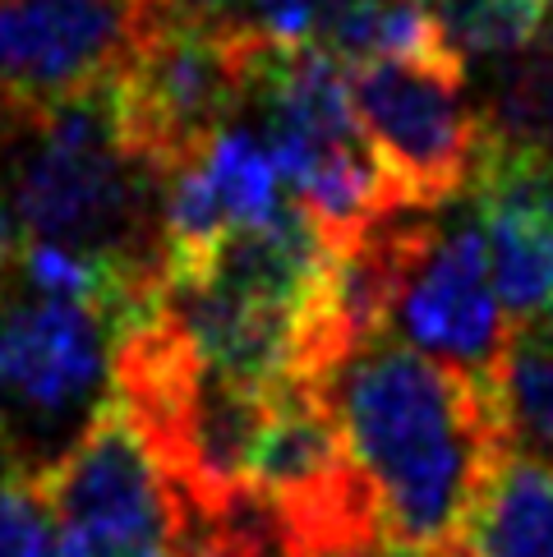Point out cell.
I'll return each mask as SVG.
<instances>
[{
	"instance_id": "obj_1",
	"label": "cell",
	"mask_w": 553,
	"mask_h": 557,
	"mask_svg": "<svg viewBox=\"0 0 553 557\" xmlns=\"http://www.w3.org/2000/svg\"><path fill=\"white\" fill-rule=\"evenodd\" d=\"M323 396L373 488L388 553L462 548L476 497L507 451L489 387L383 336L332 369Z\"/></svg>"
},
{
	"instance_id": "obj_2",
	"label": "cell",
	"mask_w": 553,
	"mask_h": 557,
	"mask_svg": "<svg viewBox=\"0 0 553 557\" xmlns=\"http://www.w3.org/2000/svg\"><path fill=\"white\" fill-rule=\"evenodd\" d=\"M19 148L0 175L33 245H56L125 268H167L162 181L125 148L115 78L88 97L14 125Z\"/></svg>"
},
{
	"instance_id": "obj_3",
	"label": "cell",
	"mask_w": 553,
	"mask_h": 557,
	"mask_svg": "<svg viewBox=\"0 0 553 557\" xmlns=\"http://www.w3.org/2000/svg\"><path fill=\"white\" fill-rule=\"evenodd\" d=\"M272 51L276 42H268L249 18L167 0L130 65L115 74L125 148L167 185L235 125L249 97H259Z\"/></svg>"
},
{
	"instance_id": "obj_4",
	"label": "cell",
	"mask_w": 553,
	"mask_h": 557,
	"mask_svg": "<svg viewBox=\"0 0 553 557\" xmlns=\"http://www.w3.org/2000/svg\"><path fill=\"white\" fill-rule=\"evenodd\" d=\"M37 480L56 516V557H185V497L115 396Z\"/></svg>"
},
{
	"instance_id": "obj_5",
	"label": "cell",
	"mask_w": 553,
	"mask_h": 557,
	"mask_svg": "<svg viewBox=\"0 0 553 557\" xmlns=\"http://www.w3.org/2000/svg\"><path fill=\"white\" fill-rule=\"evenodd\" d=\"M351 107L410 212H439L480 185L493 125L489 111L470 107L466 65L351 70Z\"/></svg>"
},
{
	"instance_id": "obj_6",
	"label": "cell",
	"mask_w": 553,
	"mask_h": 557,
	"mask_svg": "<svg viewBox=\"0 0 553 557\" xmlns=\"http://www.w3.org/2000/svg\"><path fill=\"white\" fill-rule=\"evenodd\" d=\"M115 327L74 300L0 290V447L28 466L33 437H56L93 420L111 396Z\"/></svg>"
},
{
	"instance_id": "obj_7",
	"label": "cell",
	"mask_w": 553,
	"mask_h": 557,
	"mask_svg": "<svg viewBox=\"0 0 553 557\" xmlns=\"http://www.w3.org/2000/svg\"><path fill=\"white\" fill-rule=\"evenodd\" d=\"M392 327L410 346L489 383L512 342L499 305L480 216H402L397 222V300Z\"/></svg>"
},
{
	"instance_id": "obj_8",
	"label": "cell",
	"mask_w": 553,
	"mask_h": 557,
	"mask_svg": "<svg viewBox=\"0 0 553 557\" xmlns=\"http://www.w3.org/2000/svg\"><path fill=\"white\" fill-rule=\"evenodd\" d=\"M167 0H0V125L107 88Z\"/></svg>"
},
{
	"instance_id": "obj_9",
	"label": "cell",
	"mask_w": 553,
	"mask_h": 557,
	"mask_svg": "<svg viewBox=\"0 0 553 557\" xmlns=\"http://www.w3.org/2000/svg\"><path fill=\"white\" fill-rule=\"evenodd\" d=\"M466 557H553V466L503 451L462 530Z\"/></svg>"
},
{
	"instance_id": "obj_10",
	"label": "cell",
	"mask_w": 553,
	"mask_h": 557,
	"mask_svg": "<svg viewBox=\"0 0 553 557\" xmlns=\"http://www.w3.org/2000/svg\"><path fill=\"white\" fill-rule=\"evenodd\" d=\"M484 387L507 451L553 466V342L536 323L512 332Z\"/></svg>"
},
{
	"instance_id": "obj_11",
	"label": "cell",
	"mask_w": 553,
	"mask_h": 557,
	"mask_svg": "<svg viewBox=\"0 0 553 557\" xmlns=\"http://www.w3.org/2000/svg\"><path fill=\"white\" fill-rule=\"evenodd\" d=\"M199 171L217 198V208L231 222V231L263 226L286 208L282 198V171L268 144H259L249 129H222L199 152Z\"/></svg>"
},
{
	"instance_id": "obj_12",
	"label": "cell",
	"mask_w": 553,
	"mask_h": 557,
	"mask_svg": "<svg viewBox=\"0 0 553 557\" xmlns=\"http://www.w3.org/2000/svg\"><path fill=\"white\" fill-rule=\"evenodd\" d=\"M462 55H521L544 33V0H425Z\"/></svg>"
},
{
	"instance_id": "obj_13",
	"label": "cell",
	"mask_w": 553,
	"mask_h": 557,
	"mask_svg": "<svg viewBox=\"0 0 553 557\" xmlns=\"http://www.w3.org/2000/svg\"><path fill=\"white\" fill-rule=\"evenodd\" d=\"M489 125L507 144L553 152V24L517 55L489 107Z\"/></svg>"
},
{
	"instance_id": "obj_14",
	"label": "cell",
	"mask_w": 553,
	"mask_h": 557,
	"mask_svg": "<svg viewBox=\"0 0 553 557\" xmlns=\"http://www.w3.org/2000/svg\"><path fill=\"white\" fill-rule=\"evenodd\" d=\"M0 557H56L42 480L19 461H5L0 470Z\"/></svg>"
},
{
	"instance_id": "obj_15",
	"label": "cell",
	"mask_w": 553,
	"mask_h": 557,
	"mask_svg": "<svg viewBox=\"0 0 553 557\" xmlns=\"http://www.w3.org/2000/svg\"><path fill=\"white\" fill-rule=\"evenodd\" d=\"M323 0H254L249 24L276 47H309Z\"/></svg>"
},
{
	"instance_id": "obj_16",
	"label": "cell",
	"mask_w": 553,
	"mask_h": 557,
	"mask_svg": "<svg viewBox=\"0 0 553 557\" xmlns=\"http://www.w3.org/2000/svg\"><path fill=\"white\" fill-rule=\"evenodd\" d=\"M309 557H392L383 544H360V548H328V553H309Z\"/></svg>"
},
{
	"instance_id": "obj_17",
	"label": "cell",
	"mask_w": 553,
	"mask_h": 557,
	"mask_svg": "<svg viewBox=\"0 0 553 557\" xmlns=\"http://www.w3.org/2000/svg\"><path fill=\"white\" fill-rule=\"evenodd\" d=\"M540 332H544L549 342H553V295H549V305L540 309Z\"/></svg>"
},
{
	"instance_id": "obj_18",
	"label": "cell",
	"mask_w": 553,
	"mask_h": 557,
	"mask_svg": "<svg viewBox=\"0 0 553 557\" xmlns=\"http://www.w3.org/2000/svg\"><path fill=\"white\" fill-rule=\"evenodd\" d=\"M189 5H199V10H222V5H231V0H189Z\"/></svg>"
},
{
	"instance_id": "obj_19",
	"label": "cell",
	"mask_w": 553,
	"mask_h": 557,
	"mask_svg": "<svg viewBox=\"0 0 553 557\" xmlns=\"http://www.w3.org/2000/svg\"><path fill=\"white\" fill-rule=\"evenodd\" d=\"M433 557H466V548H447V553H433Z\"/></svg>"
},
{
	"instance_id": "obj_20",
	"label": "cell",
	"mask_w": 553,
	"mask_h": 557,
	"mask_svg": "<svg viewBox=\"0 0 553 557\" xmlns=\"http://www.w3.org/2000/svg\"><path fill=\"white\" fill-rule=\"evenodd\" d=\"M549 5H553V0H549Z\"/></svg>"
}]
</instances>
